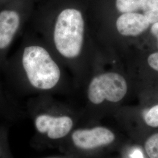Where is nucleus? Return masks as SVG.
Wrapping results in <instances>:
<instances>
[{
	"instance_id": "f257e3e1",
	"label": "nucleus",
	"mask_w": 158,
	"mask_h": 158,
	"mask_svg": "<svg viewBox=\"0 0 158 158\" xmlns=\"http://www.w3.org/2000/svg\"><path fill=\"white\" fill-rule=\"evenodd\" d=\"M31 29L77 81L86 74L87 28L85 15L74 6L40 16Z\"/></svg>"
},
{
	"instance_id": "f03ea898",
	"label": "nucleus",
	"mask_w": 158,
	"mask_h": 158,
	"mask_svg": "<svg viewBox=\"0 0 158 158\" xmlns=\"http://www.w3.org/2000/svg\"><path fill=\"white\" fill-rule=\"evenodd\" d=\"M15 73L23 85L40 91L59 88L68 72L49 47L32 29L25 32L14 62Z\"/></svg>"
},
{
	"instance_id": "7ed1b4c3",
	"label": "nucleus",
	"mask_w": 158,
	"mask_h": 158,
	"mask_svg": "<svg viewBox=\"0 0 158 158\" xmlns=\"http://www.w3.org/2000/svg\"><path fill=\"white\" fill-rule=\"evenodd\" d=\"M127 90V81L122 75L114 72H102L91 78L87 96L89 101L96 106L104 102L115 103L123 100Z\"/></svg>"
},
{
	"instance_id": "20e7f679",
	"label": "nucleus",
	"mask_w": 158,
	"mask_h": 158,
	"mask_svg": "<svg viewBox=\"0 0 158 158\" xmlns=\"http://www.w3.org/2000/svg\"><path fill=\"white\" fill-rule=\"evenodd\" d=\"M27 14L17 10L7 9L0 11V52L6 51L23 28L26 27Z\"/></svg>"
},
{
	"instance_id": "39448f33",
	"label": "nucleus",
	"mask_w": 158,
	"mask_h": 158,
	"mask_svg": "<svg viewBox=\"0 0 158 158\" xmlns=\"http://www.w3.org/2000/svg\"><path fill=\"white\" fill-rule=\"evenodd\" d=\"M35 124L40 132L46 133L49 138L56 139L68 135L72 128L73 121L68 115L55 116L42 113L36 117Z\"/></svg>"
},
{
	"instance_id": "423d86ee",
	"label": "nucleus",
	"mask_w": 158,
	"mask_h": 158,
	"mask_svg": "<svg viewBox=\"0 0 158 158\" xmlns=\"http://www.w3.org/2000/svg\"><path fill=\"white\" fill-rule=\"evenodd\" d=\"M72 138L76 147L85 150L108 145L113 143L115 138L112 131L102 127L90 130H76Z\"/></svg>"
},
{
	"instance_id": "0eeeda50",
	"label": "nucleus",
	"mask_w": 158,
	"mask_h": 158,
	"mask_svg": "<svg viewBox=\"0 0 158 158\" xmlns=\"http://www.w3.org/2000/svg\"><path fill=\"white\" fill-rule=\"evenodd\" d=\"M150 23L144 14L136 12L123 13L117 19L115 28L119 34L126 36H136L145 32Z\"/></svg>"
},
{
	"instance_id": "6e6552de",
	"label": "nucleus",
	"mask_w": 158,
	"mask_h": 158,
	"mask_svg": "<svg viewBox=\"0 0 158 158\" xmlns=\"http://www.w3.org/2000/svg\"><path fill=\"white\" fill-rule=\"evenodd\" d=\"M145 0H116L115 6L121 13L133 12L142 8Z\"/></svg>"
},
{
	"instance_id": "1a4fd4ad",
	"label": "nucleus",
	"mask_w": 158,
	"mask_h": 158,
	"mask_svg": "<svg viewBox=\"0 0 158 158\" xmlns=\"http://www.w3.org/2000/svg\"><path fill=\"white\" fill-rule=\"evenodd\" d=\"M145 150L149 158H158V133L148 138L145 143Z\"/></svg>"
},
{
	"instance_id": "9d476101",
	"label": "nucleus",
	"mask_w": 158,
	"mask_h": 158,
	"mask_svg": "<svg viewBox=\"0 0 158 158\" xmlns=\"http://www.w3.org/2000/svg\"><path fill=\"white\" fill-rule=\"evenodd\" d=\"M143 118L145 123L148 126L153 128L158 127V105H156L148 110Z\"/></svg>"
},
{
	"instance_id": "9b49d317",
	"label": "nucleus",
	"mask_w": 158,
	"mask_h": 158,
	"mask_svg": "<svg viewBox=\"0 0 158 158\" xmlns=\"http://www.w3.org/2000/svg\"><path fill=\"white\" fill-rule=\"evenodd\" d=\"M156 9H158V0H145L142 8L144 12Z\"/></svg>"
},
{
	"instance_id": "f8f14e48",
	"label": "nucleus",
	"mask_w": 158,
	"mask_h": 158,
	"mask_svg": "<svg viewBox=\"0 0 158 158\" xmlns=\"http://www.w3.org/2000/svg\"><path fill=\"white\" fill-rule=\"evenodd\" d=\"M148 63L151 68L158 72V52L150 55L148 58Z\"/></svg>"
},
{
	"instance_id": "ddd939ff",
	"label": "nucleus",
	"mask_w": 158,
	"mask_h": 158,
	"mask_svg": "<svg viewBox=\"0 0 158 158\" xmlns=\"http://www.w3.org/2000/svg\"><path fill=\"white\" fill-rule=\"evenodd\" d=\"M144 15L147 17L150 23H158V9L145 12H144Z\"/></svg>"
},
{
	"instance_id": "4468645a",
	"label": "nucleus",
	"mask_w": 158,
	"mask_h": 158,
	"mask_svg": "<svg viewBox=\"0 0 158 158\" xmlns=\"http://www.w3.org/2000/svg\"><path fill=\"white\" fill-rule=\"evenodd\" d=\"M151 32L152 34L157 37L158 36V23H153V25L151 27Z\"/></svg>"
},
{
	"instance_id": "2eb2a0df",
	"label": "nucleus",
	"mask_w": 158,
	"mask_h": 158,
	"mask_svg": "<svg viewBox=\"0 0 158 158\" xmlns=\"http://www.w3.org/2000/svg\"><path fill=\"white\" fill-rule=\"evenodd\" d=\"M132 158H143L141 152L140 151H138V150H135V151H134V152L133 153L132 155Z\"/></svg>"
},
{
	"instance_id": "dca6fc26",
	"label": "nucleus",
	"mask_w": 158,
	"mask_h": 158,
	"mask_svg": "<svg viewBox=\"0 0 158 158\" xmlns=\"http://www.w3.org/2000/svg\"><path fill=\"white\" fill-rule=\"evenodd\" d=\"M1 155V145H0V157Z\"/></svg>"
},
{
	"instance_id": "f3484780",
	"label": "nucleus",
	"mask_w": 158,
	"mask_h": 158,
	"mask_svg": "<svg viewBox=\"0 0 158 158\" xmlns=\"http://www.w3.org/2000/svg\"><path fill=\"white\" fill-rule=\"evenodd\" d=\"M156 38H157V39H158V36H157V37H156Z\"/></svg>"
}]
</instances>
